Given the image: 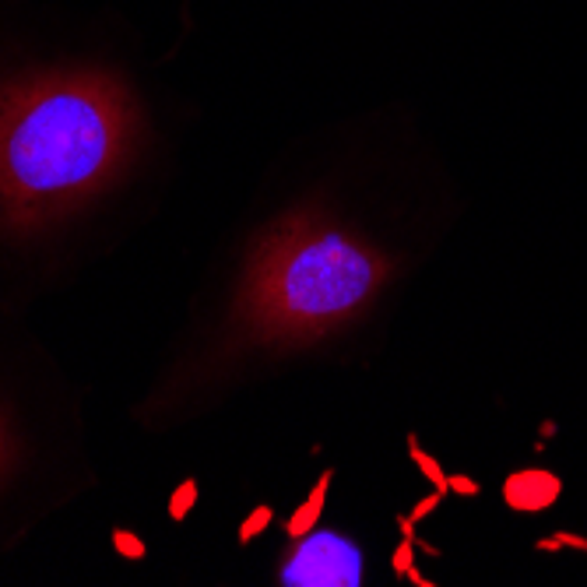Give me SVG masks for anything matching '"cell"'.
<instances>
[{
  "mask_svg": "<svg viewBox=\"0 0 587 587\" xmlns=\"http://www.w3.org/2000/svg\"><path fill=\"white\" fill-rule=\"evenodd\" d=\"M141 134V106L113 71L50 67L0 82V229H50L106 194Z\"/></svg>",
  "mask_w": 587,
  "mask_h": 587,
  "instance_id": "1",
  "label": "cell"
},
{
  "mask_svg": "<svg viewBox=\"0 0 587 587\" xmlns=\"http://www.w3.org/2000/svg\"><path fill=\"white\" fill-rule=\"evenodd\" d=\"M394 278L370 239L324 211L275 222L247 257L229 313V352H295L352 327Z\"/></svg>",
  "mask_w": 587,
  "mask_h": 587,
  "instance_id": "2",
  "label": "cell"
},
{
  "mask_svg": "<svg viewBox=\"0 0 587 587\" xmlns=\"http://www.w3.org/2000/svg\"><path fill=\"white\" fill-rule=\"evenodd\" d=\"M286 584H359V552L331 535H317L293 552Z\"/></svg>",
  "mask_w": 587,
  "mask_h": 587,
  "instance_id": "3",
  "label": "cell"
},
{
  "mask_svg": "<svg viewBox=\"0 0 587 587\" xmlns=\"http://www.w3.org/2000/svg\"><path fill=\"white\" fill-rule=\"evenodd\" d=\"M556 492H560V482L545 472H520L506 482V499L520 510H542L556 499Z\"/></svg>",
  "mask_w": 587,
  "mask_h": 587,
  "instance_id": "4",
  "label": "cell"
},
{
  "mask_svg": "<svg viewBox=\"0 0 587 587\" xmlns=\"http://www.w3.org/2000/svg\"><path fill=\"white\" fill-rule=\"evenodd\" d=\"M7 461H11V436H7V429H4V419H0V475H4Z\"/></svg>",
  "mask_w": 587,
  "mask_h": 587,
  "instance_id": "5",
  "label": "cell"
}]
</instances>
